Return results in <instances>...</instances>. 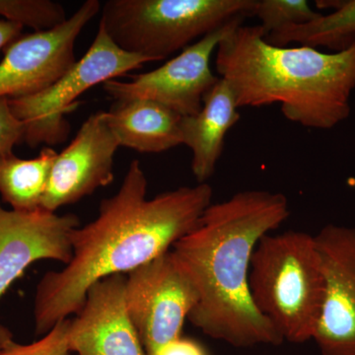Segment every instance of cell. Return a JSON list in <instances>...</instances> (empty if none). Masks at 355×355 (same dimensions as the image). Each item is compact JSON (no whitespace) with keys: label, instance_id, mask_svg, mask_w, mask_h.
Here are the masks:
<instances>
[{"label":"cell","instance_id":"16","mask_svg":"<svg viewBox=\"0 0 355 355\" xmlns=\"http://www.w3.org/2000/svg\"><path fill=\"white\" fill-rule=\"evenodd\" d=\"M322 8L333 7V12L321 15L303 25L292 26L266 37L268 43L277 46H299L336 51L347 50L355 44V0L317 1Z\"/></svg>","mask_w":355,"mask_h":355},{"label":"cell","instance_id":"5","mask_svg":"<svg viewBox=\"0 0 355 355\" xmlns=\"http://www.w3.org/2000/svg\"><path fill=\"white\" fill-rule=\"evenodd\" d=\"M256 0H109L105 31L116 46L153 62L184 50L231 20L253 16Z\"/></svg>","mask_w":355,"mask_h":355},{"label":"cell","instance_id":"14","mask_svg":"<svg viewBox=\"0 0 355 355\" xmlns=\"http://www.w3.org/2000/svg\"><path fill=\"white\" fill-rule=\"evenodd\" d=\"M239 120L235 96L222 78L205 96L198 114L182 116V139L193 153L191 171L198 184L216 172L226 135Z\"/></svg>","mask_w":355,"mask_h":355},{"label":"cell","instance_id":"3","mask_svg":"<svg viewBox=\"0 0 355 355\" xmlns=\"http://www.w3.org/2000/svg\"><path fill=\"white\" fill-rule=\"evenodd\" d=\"M216 67L238 108L279 103L287 120L323 130L350 116L355 44L336 53L277 46L266 41L261 26L241 25L221 40Z\"/></svg>","mask_w":355,"mask_h":355},{"label":"cell","instance_id":"13","mask_svg":"<svg viewBox=\"0 0 355 355\" xmlns=\"http://www.w3.org/2000/svg\"><path fill=\"white\" fill-rule=\"evenodd\" d=\"M125 275H114L93 284L83 309L70 319L67 342L77 355H146L128 315Z\"/></svg>","mask_w":355,"mask_h":355},{"label":"cell","instance_id":"4","mask_svg":"<svg viewBox=\"0 0 355 355\" xmlns=\"http://www.w3.org/2000/svg\"><path fill=\"white\" fill-rule=\"evenodd\" d=\"M249 289L256 309L284 342L313 340L324 294L314 236L294 230L263 236L252 256Z\"/></svg>","mask_w":355,"mask_h":355},{"label":"cell","instance_id":"6","mask_svg":"<svg viewBox=\"0 0 355 355\" xmlns=\"http://www.w3.org/2000/svg\"><path fill=\"white\" fill-rule=\"evenodd\" d=\"M151 58L128 53L114 44L103 26L80 60L41 92L8 99L14 116L24 127V142L32 148L57 146L67 140L70 125L65 114L79 106L77 98L98 84L140 69Z\"/></svg>","mask_w":355,"mask_h":355},{"label":"cell","instance_id":"23","mask_svg":"<svg viewBox=\"0 0 355 355\" xmlns=\"http://www.w3.org/2000/svg\"><path fill=\"white\" fill-rule=\"evenodd\" d=\"M23 28L24 26L19 23L1 18L0 19V51L4 50L8 44L19 38Z\"/></svg>","mask_w":355,"mask_h":355},{"label":"cell","instance_id":"22","mask_svg":"<svg viewBox=\"0 0 355 355\" xmlns=\"http://www.w3.org/2000/svg\"><path fill=\"white\" fill-rule=\"evenodd\" d=\"M149 355H207V352L195 340L180 336L165 343Z\"/></svg>","mask_w":355,"mask_h":355},{"label":"cell","instance_id":"20","mask_svg":"<svg viewBox=\"0 0 355 355\" xmlns=\"http://www.w3.org/2000/svg\"><path fill=\"white\" fill-rule=\"evenodd\" d=\"M70 319L55 324L48 334L30 345H18L9 340L0 349V355H70L67 333Z\"/></svg>","mask_w":355,"mask_h":355},{"label":"cell","instance_id":"7","mask_svg":"<svg viewBox=\"0 0 355 355\" xmlns=\"http://www.w3.org/2000/svg\"><path fill=\"white\" fill-rule=\"evenodd\" d=\"M125 306L146 355L181 336L198 301L195 284L171 251L128 272Z\"/></svg>","mask_w":355,"mask_h":355},{"label":"cell","instance_id":"21","mask_svg":"<svg viewBox=\"0 0 355 355\" xmlns=\"http://www.w3.org/2000/svg\"><path fill=\"white\" fill-rule=\"evenodd\" d=\"M24 142V127L11 111L8 99L0 100V154L13 153Z\"/></svg>","mask_w":355,"mask_h":355},{"label":"cell","instance_id":"10","mask_svg":"<svg viewBox=\"0 0 355 355\" xmlns=\"http://www.w3.org/2000/svg\"><path fill=\"white\" fill-rule=\"evenodd\" d=\"M314 239L324 294L313 340L322 355H355V227L328 224Z\"/></svg>","mask_w":355,"mask_h":355},{"label":"cell","instance_id":"1","mask_svg":"<svg viewBox=\"0 0 355 355\" xmlns=\"http://www.w3.org/2000/svg\"><path fill=\"white\" fill-rule=\"evenodd\" d=\"M147 179L133 160L116 195L100 203L97 218L72 231L71 260L62 270L44 273L37 286V335L83 309L93 284L125 275L167 253L197 225L211 205L207 183L180 187L147 200Z\"/></svg>","mask_w":355,"mask_h":355},{"label":"cell","instance_id":"19","mask_svg":"<svg viewBox=\"0 0 355 355\" xmlns=\"http://www.w3.org/2000/svg\"><path fill=\"white\" fill-rule=\"evenodd\" d=\"M321 14L306 0H256L253 9V15L261 21L265 38L273 32L309 23Z\"/></svg>","mask_w":355,"mask_h":355},{"label":"cell","instance_id":"11","mask_svg":"<svg viewBox=\"0 0 355 355\" xmlns=\"http://www.w3.org/2000/svg\"><path fill=\"white\" fill-rule=\"evenodd\" d=\"M119 147L106 112L91 114L53 161L42 209L55 212L113 183L114 157Z\"/></svg>","mask_w":355,"mask_h":355},{"label":"cell","instance_id":"9","mask_svg":"<svg viewBox=\"0 0 355 355\" xmlns=\"http://www.w3.org/2000/svg\"><path fill=\"white\" fill-rule=\"evenodd\" d=\"M101 6L87 0L57 27L21 35L8 44L0 62V100L36 94L64 76L76 62L77 38Z\"/></svg>","mask_w":355,"mask_h":355},{"label":"cell","instance_id":"18","mask_svg":"<svg viewBox=\"0 0 355 355\" xmlns=\"http://www.w3.org/2000/svg\"><path fill=\"white\" fill-rule=\"evenodd\" d=\"M0 16L35 32L53 29L67 19L64 6L51 0H0Z\"/></svg>","mask_w":355,"mask_h":355},{"label":"cell","instance_id":"12","mask_svg":"<svg viewBox=\"0 0 355 355\" xmlns=\"http://www.w3.org/2000/svg\"><path fill=\"white\" fill-rule=\"evenodd\" d=\"M79 226L74 214L58 216L43 209L7 210L0 205V297L35 261L67 265L73 254L70 236ZM9 340L0 330V349Z\"/></svg>","mask_w":355,"mask_h":355},{"label":"cell","instance_id":"8","mask_svg":"<svg viewBox=\"0 0 355 355\" xmlns=\"http://www.w3.org/2000/svg\"><path fill=\"white\" fill-rule=\"evenodd\" d=\"M244 19L231 20L184 48L157 69L132 76L130 81H106L103 89L116 102L148 100L180 116H193L200 111L203 98L220 78L212 72L210 58L221 40L241 26Z\"/></svg>","mask_w":355,"mask_h":355},{"label":"cell","instance_id":"2","mask_svg":"<svg viewBox=\"0 0 355 355\" xmlns=\"http://www.w3.org/2000/svg\"><path fill=\"white\" fill-rule=\"evenodd\" d=\"M284 193L251 190L211 203L172 254L195 284L188 320L205 335L234 347L280 345L282 336L254 306L249 270L254 248L288 218Z\"/></svg>","mask_w":355,"mask_h":355},{"label":"cell","instance_id":"17","mask_svg":"<svg viewBox=\"0 0 355 355\" xmlns=\"http://www.w3.org/2000/svg\"><path fill=\"white\" fill-rule=\"evenodd\" d=\"M58 153L42 149L38 157L21 159L13 153L0 154V195L18 211L42 209L49 177Z\"/></svg>","mask_w":355,"mask_h":355},{"label":"cell","instance_id":"15","mask_svg":"<svg viewBox=\"0 0 355 355\" xmlns=\"http://www.w3.org/2000/svg\"><path fill=\"white\" fill-rule=\"evenodd\" d=\"M107 121L120 146L144 153H160L180 144L182 116L148 100L116 101Z\"/></svg>","mask_w":355,"mask_h":355}]
</instances>
